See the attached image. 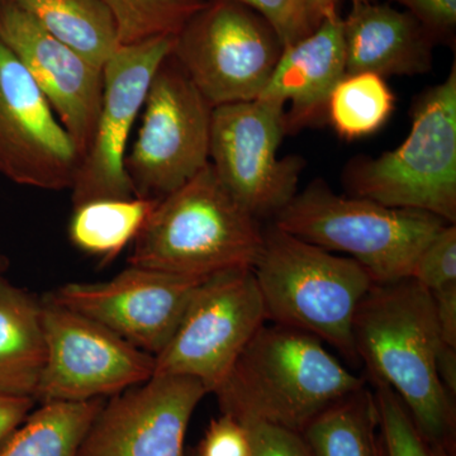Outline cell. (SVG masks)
<instances>
[{
	"label": "cell",
	"mask_w": 456,
	"mask_h": 456,
	"mask_svg": "<svg viewBox=\"0 0 456 456\" xmlns=\"http://www.w3.org/2000/svg\"><path fill=\"white\" fill-rule=\"evenodd\" d=\"M359 362L386 384L430 445L452 452L455 407L436 371L441 341L431 293L413 279L371 285L353 323Z\"/></svg>",
	"instance_id": "obj_1"
},
{
	"label": "cell",
	"mask_w": 456,
	"mask_h": 456,
	"mask_svg": "<svg viewBox=\"0 0 456 456\" xmlns=\"http://www.w3.org/2000/svg\"><path fill=\"white\" fill-rule=\"evenodd\" d=\"M365 386L314 336L263 325L216 389L222 413L242 425L268 424L302 434L338 399Z\"/></svg>",
	"instance_id": "obj_2"
},
{
	"label": "cell",
	"mask_w": 456,
	"mask_h": 456,
	"mask_svg": "<svg viewBox=\"0 0 456 456\" xmlns=\"http://www.w3.org/2000/svg\"><path fill=\"white\" fill-rule=\"evenodd\" d=\"M263 236L259 220L231 196L208 163L159 200L132 242L128 264L206 278L253 268Z\"/></svg>",
	"instance_id": "obj_3"
},
{
	"label": "cell",
	"mask_w": 456,
	"mask_h": 456,
	"mask_svg": "<svg viewBox=\"0 0 456 456\" xmlns=\"http://www.w3.org/2000/svg\"><path fill=\"white\" fill-rule=\"evenodd\" d=\"M253 272L266 320L314 336L345 359L359 362L354 318L374 284L360 264L272 224L264 230Z\"/></svg>",
	"instance_id": "obj_4"
},
{
	"label": "cell",
	"mask_w": 456,
	"mask_h": 456,
	"mask_svg": "<svg viewBox=\"0 0 456 456\" xmlns=\"http://www.w3.org/2000/svg\"><path fill=\"white\" fill-rule=\"evenodd\" d=\"M273 220L303 241L347 255L374 284L412 277L419 254L448 224L431 213L338 196L320 180L298 191Z\"/></svg>",
	"instance_id": "obj_5"
},
{
	"label": "cell",
	"mask_w": 456,
	"mask_h": 456,
	"mask_svg": "<svg viewBox=\"0 0 456 456\" xmlns=\"http://www.w3.org/2000/svg\"><path fill=\"white\" fill-rule=\"evenodd\" d=\"M344 183L351 197L431 213L455 224V64L443 83L416 99L412 127L402 145L378 158L351 161Z\"/></svg>",
	"instance_id": "obj_6"
},
{
	"label": "cell",
	"mask_w": 456,
	"mask_h": 456,
	"mask_svg": "<svg viewBox=\"0 0 456 456\" xmlns=\"http://www.w3.org/2000/svg\"><path fill=\"white\" fill-rule=\"evenodd\" d=\"M284 46L274 27L235 0H206L171 56L212 108L259 98Z\"/></svg>",
	"instance_id": "obj_7"
},
{
	"label": "cell",
	"mask_w": 456,
	"mask_h": 456,
	"mask_svg": "<svg viewBox=\"0 0 456 456\" xmlns=\"http://www.w3.org/2000/svg\"><path fill=\"white\" fill-rule=\"evenodd\" d=\"M213 108L173 56L156 71L125 170L134 197L161 200L209 163Z\"/></svg>",
	"instance_id": "obj_8"
},
{
	"label": "cell",
	"mask_w": 456,
	"mask_h": 456,
	"mask_svg": "<svg viewBox=\"0 0 456 456\" xmlns=\"http://www.w3.org/2000/svg\"><path fill=\"white\" fill-rule=\"evenodd\" d=\"M266 322L253 268L209 275L191 297L173 338L155 356L154 375L194 378L213 393Z\"/></svg>",
	"instance_id": "obj_9"
},
{
	"label": "cell",
	"mask_w": 456,
	"mask_h": 456,
	"mask_svg": "<svg viewBox=\"0 0 456 456\" xmlns=\"http://www.w3.org/2000/svg\"><path fill=\"white\" fill-rule=\"evenodd\" d=\"M287 126L281 104L254 99L213 108L209 164L256 220L273 217L298 193L305 161L279 158Z\"/></svg>",
	"instance_id": "obj_10"
},
{
	"label": "cell",
	"mask_w": 456,
	"mask_h": 456,
	"mask_svg": "<svg viewBox=\"0 0 456 456\" xmlns=\"http://www.w3.org/2000/svg\"><path fill=\"white\" fill-rule=\"evenodd\" d=\"M42 326L45 360L35 401H94L154 375V355L47 296L42 298Z\"/></svg>",
	"instance_id": "obj_11"
},
{
	"label": "cell",
	"mask_w": 456,
	"mask_h": 456,
	"mask_svg": "<svg viewBox=\"0 0 456 456\" xmlns=\"http://www.w3.org/2000/svg\"><path fill=\"white\" fill-rule=\"evenodd\" d=\"M175 36L123 45L103 66V95L94 136L71 188L74 207L134 198L125 158L152 79L171 55Z\"/></svg>",
	"instance_id": "obj_12"
},
{
	"label": "cell",
	"mask_w": 456,
	"mask_h": 456,
	"mask_svg": "<svg viewBox=\"0 0 456 456\" xmlns=\"http://www.w3.org/2000/svg\"><path fill=\"white\" fill-rule=\"evenodd\" d=\"M80 161L44 93L0 41V175L23 187L62 191L73 188Z\"/></svg>",
	"instance_id": "obj_13"
},
{
	"label": "cell",
	"mask_w": 456,
	"mask_h": 456,
	"mask_svg": "<svg viewBox=\"0 0 456 456\" xmlns=\"http://www.w3.org/2000/svg\"><path fill=\"white\" fill-rule=\"evenodd\" d=\"M206 278L130 265L110 281L64 284L47 297L156 356Z\"/></svg>",
	"instance_id": "obj_14"
},
{
	"label": "cell",
	"mask_w": 456,
	"mask_h": 456,
	"mask_svg": "<svg viewBox=\"0 0 456 456\" xmlns=\"http://www.w3.org/2000/svg\"><path fill=\"white\" fill-rule=\"evenodd\" d=\"M206 395L194 378L152 375L102 406L77 456H185L189 421Z\"/></svg>",
	"instance_id": "obj_15"
},
{
	"label": "cell",
	"mask_w": 456,
	"mask_h": 456,
	"mask_svg": "<svg viewBox=\"0 0 456 456\" xmlns=\"http://www.w3.org/2000/svg\"><path fill=\"white\" fill-rule=\"evenodd\" d=\"M0 41L44 93L83 160L101 112L103 70L49 35L11 0H0Z\"/></svg>",
	"instance_id": "obj_16"
},
{
	"label": "cell",
	"mask_w": 456,
	"mask_h": 456,
	"mask_svg": "<svg viewBox=\"0 0 456 456\" xmlns=\"http://www.w3.org/2000/svg\"><path fill=\"white\" fill-rule=\"evenodd\" d=\"M346 74L344 22L330 14L302 40L285 46L259 99L287 108V134L326 121L330 94Z\"/></svg>",
	"instance_id": "obj_17"
},
{
	"label": "cell",
	"mask_w": 456,
	"mask_h": 456,
	"mask_svg": "<svg viewBox=\"0 0 456 456\" xmlns=\"http://www.w3.org/2000/svg\"><path fill=\"white\" fill-rule=\"evenodd\" d=\"M342 22L346 74L412 77L431 70L436 41L408 12L353 0Z\"/></svg>",
	"instance_id": "obj_18"
},
{
	"label": "cell",
	"mask_w": 456,
	"mask_h": 456,
	"mask_svg": "<svg viewBox=\"0 0 456 456\" xmlns=\"http://www.w3.org/2000/svg\"><path fill=\"white\" fill-rule=\"evenodd\" d=\"M44 360L42 301L0 274V395L35 399Z\"/></svg>",
	"instance_id": "obj_19"
},
{
	"label": "cell",
	"mask_w": 456,
	"mask_h": 456,
	"mask_svg": "<svg viewBox=\"0 0 456 456\" xmlns=\"http://www.w3.org/2000/svg\"><path fill=\"white\" fill-rule=\"evenodd\" d=\"M49 35L103 70L119 47L118 26L101 0H11Z\"/></svg>",
	"instance_id": "obj_20"
},
{
	"label": "cell",
	"mask_w": 456,
	"mask_h": 456,
	"mask_svg": "<svg viewBox=\"0 0 456 456\" xmlns=\"http://www.w3.org/2000/svg\"><path fill=\"white\" fill-rule=\"evenodd\" d=\"M374 393L362 387L330 404L302 431L314 456H382Z\"/></svg>",
	"instance_id": "obj_21"
},
{
	"label": "cell",
	"mask_w": 456,
	"mask_h": 456,
	"mask_svg": "<svg viewBox=\"0 0 456 456\" xmlns=\"http://www.w3.org/2000/svg\"><path fill=\"white\" fill-rule=\"evenodd\" d=\"M102 406L101 399L42 403L8 437L0 456H77Z\"/></svg>",
	"instance_id": "obj_22"
},
{
	"label": "cell",
	"mask_w": 456,
	"mask_h": 456,
	"mask_svg": "<svg viewBox=\"0 0 456 456\" xmlns=\"http://www.w3.org/2000/svg\"><path fill=\"white\" fill-rule=\"evenodd\" d=\"M158 202L134 197L80 204L74 207L69 236L79 250L108 263L134 242Z\"/></svg>",
	"instance_id": "obj_23"
},
{
	"label": "cell",
	"mask_w": 456,
	"mask_h": 456,
	"mask_svg": "<svg viewBox=\"0 0 456 456\" xmlns=\"http://www.w3.org/2000/svg\"><path fill=\"white\" fill-rule=\"evenodd\" d=\"M395 104V94L380 75L345 74L330 94L326 121L341 139H364L388 122Z\"/></svg>",
	"instance_id": "obj_24"
},
{
	"label": "cell",
	"mask_w": 456,
	"mask_h": 456,
	"mask_svg": "<svg viewBox=\"0 0 456 456\" xmlns=\"http://www.w3.org/2000/svg\"><path fill=\"white\" fill-rule=\"evenodd\" d=\"M112 12L121 45L176 36L206 0H101Z\"/></svg>",
	"instance_id": "obj_25"
},
{
	"label": "cell",
	"mask_w": 456,
	"mask_h": 456,
	"mask_svg": "<svg viewBox=\"0 0 456 456\" xmlns=\"http://www.w3.org/2000/svg\"><path fill=\"white\" fill-rule=\"evenodd\" d=\"M374 384L382 456H431L430 446L416 428L398 395L386 384Z\"/></svg>",
	"instance_id": "obj_26"
},
{
	"label": "cell",
	"mask_w": 456,
	"mask_h": 456,
	"mask_svg": "<svg viewBox=\"0 0 456 456\" xmlns=\"http://www.w3.org/2000/svg\"><path fill=\"white\" fill-rule=\"evenodd\" d=\"M411 279L430 293L456 283L455 224H445L432 237L419 254Z\"/></svg>",
	"instance_id": "obj_27"
},
{
	"label": "cell",
	"mask_w": 456,
	"mask_h": 456,
	"mask_svg": "<svg viewBox=\"0 0 456 456\" xmlns=\"http://www.w3.org/2000/svg\"><path fill=\"white\" fill-rule=\"evenodd\" d=\"M261 14L274 27L283 46L302 40L312 28L305 17L302 0H235Z\"/></svg>",
	"instance_id": "obj_28"
},
{
	"label": "cell",
	"mask_w": 456,
	"mask_h": 456,
	"mask_svg": "<svg viewBox=\"0 0 456 456\" xmlns=\"http://www.w3.org/2000/svg\"><path fill=\"white\" fill-rule=\"evenodd\" d=\"M430 32L436 44L452 45L456 36V0H391Z\"/></svg>",
	"instance_id": "obj_29"
},
{
	"label": "cell",
	"mask_w": 456,
	"mask_h": 456,
	"mask_svg": "<svg viewBox=\"0 0 456 456\" xmlns=\"http://www.w3.org/2000/svg\"><path fill=\"white\" fill-rule=\"evenodd\" d=\"M200 456H251L248 428L233 417L222 413L213 419L200 443Z\"/></svg>",
	"instance_id": "obj_30"
},
{
	"label": "cell",
	"mask_w": 456,
	"mask_h": 456,
	"mask_svg": "<svg viewBox=\"0 0 456 456\" xmlns=\"http://www.w3.org/2000/svg\"><path fill=\"white\" fill-rule=\"evenodd\" d=\"M244 426L250 435L251 456H314L301 434L268 424Z\"/></svg>",
	"instance_id": "obj_31"
},
{
	"label": "cell",
	"mask_w": 456,
	"mask_h": 456,
	"mask_svg": "<svg viewBox=\"0 0 456 456\" xmlns=\"http://www.w3.org/2000/svg\"><path fill=\"white\" fill-rule=\"evenodd\" d=\"M441 341L456 347V283L431 293Z\"/></svg>",
	"instance_id": "obj_32"
},
{
	"label": "cell",
	"mask_w": 456,
	"mask_h": 456,
	"mask_svg": "<svg viewBox=\"0 0 456 456\" xmlns=\"http://www.w3.org/2000/svg\"><path fill=\"white\" fill-rule=\"evenodd\" d=\"M35 399L0 395V443L23 424L35 406Z\"/></svg>",
	"instance_id": "obj_33"
},
{
	"label": "cell",
	"mask_w": 456,
	"mask_h": 456,
	"mask_svg": "<svg viewBox=\"0 0 456 456\" xmlns=\"http://www.w3.org/2000/svg\"><path fill=\"white\" fill-rule=\"evenodd\" d=\"M436 371L441 384L452 398L456 395V347L441 344L436 358Z\"/></svg>",
	"instance_id": "obj_34"
},
{
	"label": "cell",
	"mask_w": 456,
	"mask_h": 456,
	"mask_svg": "<svg viewBox=\"0 0 456 456\" xmlns=\"http://www.w3.org/2000/svg\"><path fill=\"white\" fill-rule=\"evenodd\" d=\"M302 2L308 25L312 31H314L327 16L338 12L340 0H302Z\"/></svg>",
	"instance_id": "obj_35"
},
{
	"label": "cell",
	"mask_w": 456,
	"mask_h": 456,
	"mask_svg": "<svg viewBox=\"0 0 456 456\" xmlns=\"http://www.w3.org/2000/svg\"><path fill=\"white\" fill-rule=\"evenodd\" d=\"M430 454L431 456H452V452H449L448 449L443 448V446L439 445H430Z\"/></svg>",
	"instance_id": "obj_36"
},
{
	"label": "cell",
	"mask_w": 456,
	"mask_h": 456,
	"mask_svg": "<svg viewBox=\"0 0 456 456\" xmlns=\"http://www.w3.org/2000/svg\"><path fill=\"white\" fill-rule=\"evenodd\" d=\"M9 266V260L7 256H4V255L0 254V274H3V273L5 272V270L8 269Z\"/></svg>",
	"instance_id": "obj_37"
}]
</instances>
